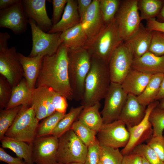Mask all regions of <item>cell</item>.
Masks as SVG:
<instances>
[{"instance_id":"obj_53","label":"cell","mask_w":164,"mask_h":164,"mask_svg":"<svg viewBox=\"0 0 164 164\" xmlns=\"http://www.w3.org/2000/svg\"><path fill=\"white\" fill-rule=\"evenodd\" d=\"M142 156V164H150L144 157Z\"/></svg>"},{"instance_id":"obj_41","label":"cell","mask_w":164,"mask_h":164,"mask_svg":"<svg viewBox=\"0 0 164 164\" xmlns=\"http://www.w3.org/2000/svg\"><path fill=\"white\" fill-rule=\"evenodd\" d=\"M12 87L7 80L0 76V108H5L10 100Z\"/></svg>"},{"instance_id":"obj_13","label":"cell","mask_w":164,"mask_h":164,"mask_svg":"<svg viewBox=\"0 0 164 164\" xmlns=\"http://www.w3.org/2000/svg\"><path fill=\"white\" fill-rule=\"evenodd\" d=\"M159 103L158 101L156 100L151 103L146 108L145 115L142 121L134 126L127 127L130 137L127 144L121 151L123 155L132 152L135 147L147 141L152 136L153 130L149 120V116Z\"/></svg>"},{"instance_id":"obj_32","label":"cell","mask_w":164,"mask_h":164,"mask_svg":"<svg viewBox=\"0 0 164 164\" xmlns=\"http://www.w3.org/2000/svg\"><path fill=\"white\" fill-rule=\"evenodd\" d=\"M71 129L79 139L87 147L97 139V132L91 129L78 120L73 123Z\"/></svg>"},{"instance_id":"obj_55","label":"cell","mask_w":164,"mask_h":164,"mask_svg":"<svg viewBox=\"0 0 164 164\" xmlns=\"http://www.w3.org/2000/svg\"><path fill=\"white\" fill-rule=\"evenodd\" d=\"M98 164H102L101 162V161H100V162H99V163H98Z\"/></svg>"},{"instance_id":"obj_5","label":"cell","mask_w":164,"mask_h":164,"mask_svg":"<svg viewBox=\"0 0 164 164\" xmlns=\"http://www.w3.org/2000/svg\"><path fill=\"white\" fill-rule=\"evenodd\" d=\"M39 122L33 107L22 106L5 135L32 144L36 137Z\"/></svg>"},{"instance_id":"obj_17","label":"cell","mask_w":164,"mask_h":164,"mask_svg":"<svg viewBox=\"0 0 164 164\" xmlns=\"http://www.w3.org/2000/svg\"><path fill=\"white\" fill-rule=\"evenodd\" d=\"M146 107L138 101L137 97L128 94L127 99L118 120L123 121L127 127L139 124L144 118Z\"/></svg>"},{"instance_id":"obj_34","label":"cell","mask_w":164,"mask_h":164,"mask_svg":"<svg viewBox=\"0 0 164 164\" xmlns=\"http://www.w3.org/2000/svg\"><path fill=\"white\" fill-rule=\"evenodd\" d=\"M65 114L56 111L52 114L44 118L38 125L36 137L51 135L53 130Z\"/></svg>"},{"instance_id":"obj_50","label":"cell","mask_w":164,"mask_h":164,"mask_svg":"<svg viewBox=\"0 0 164 164\" xmlns=\"http://www.w3.org/2000/svg\"><path fill=\"white\" fill-rule=\"evenodd\" d=\"M164 99V75L162 81L160 90L155 100L160 101Z\"/></svg>"},{"instance_id":"obj_3","label":"cell","mask_w":164,"mask_h":164,"mask_svg":"<svg viewBox=\"0 0 164 164\" xmlns=\"http://www.w3.org/2000/svg\"><path fill=\"white\" fill-rule=\"evenodd\" d=\"M123 42L115 18L104 24L97 34L88 39L83 48L92 56L108 64L114 51Z\"/></svg>"},{"instance_id":"obj_6","label":"cell","mask_w":164,"mask_h":164,"mask_svg":"<svg viewBox=\"0 0 164 164\" xmlns=\"http://www.w3.org/2000/svg\"><path fill=\"white\" fill-rule=\"evenodd\" d=\"M87 151V147L70 129L58 138L57 162L61 164L84 163Z\"/></svg>"},{"instance_id":"obj_44","label":"cell","mask_w":164,"mask_h":164,"mask_svg":"<svg viewBox=\"0 0 164 164\" xmlns=\"http://www.w3.org/2000/svg\"><path fill=\"white\" fill-rule=\"evenodd\" d=\"M68 0H53V25L57 23L61 19L64 11Z\"/></svg>"},{"instance_id":"obj_51","label":"cell","mask_w":164,"mask_h":164,"mask_svg":"<svg viewBox=\"0 0 164 164\" xmlns=\"http://www.w3.org/2000/svg\"><path fill=\"white\" fill-rule=\"evenodd\" d=\"M157 17V19L156 20L160 22L164 23V0L162 7Z\"/></svg>"},{"instance_id":"obj_47","label":"cell","mask_w":164,"mask_h":164,"mask_svg":"<svg viewBox=\"0 0 164 164\" xmlns=\"http://www.w3.org/2000/svg\"><path fill=\"white\" fill-rule=\"evenodd\" d=\"M146 27L151 31H156L164 33V23L158 21L155 18L147 21Z\"/></svg>"},{"instance_id":"obj_48","label":"cell","mask_w":164,"mask_h":164,"mask_svg":"<svg viewBox=\"0 0 164 164\" xmlns=\"http://www.w3.org/2000/svg\"><path fill=\"white\" fill-rule=\"evenodd\" d=\"M92 0H77V8L80 20L84 16L89 6L91 4Z\"/></svg>"},{"instance_id":"obj_52","label":"cell","mask_w":164,"mask_h":164,"mask_svg":"<svg viewBox=\"0 0 164 164\" xmlns=\"http://www.w3.org/2000/svg\"><path fill=\"white\" fill-rule=\"evenodd\" d=\"M157 107L164 110V99L160 100Z\"/></svg>"},{"instance_id":"obj_21","label":"cell","mask_w":164,"mask_h":164,"mask_svg":"<svg viewBox=\"0 0 164 164\" xmlns=\"http://www.w3.org/2000/svg\"><path fill=\"white\" fill-rule=\"evenodd\" d=\"M152 36V32L141 23L136 32L125 42L132 51L134 58H138L149 51Z\"/></svg>"},{"instance_id":"obj_29","label":"cell","mask_w":164,"mask_h":164,"mask_svg":"<svg viewBox=\"0 0 164 164\" xmlns=\"http://www.w3.org/2000/svg\"><path fill=\"white\" fill-rule=\"evenodd\" d=\"M164 73L153 75L142 93L137 96L139 102L144 107L155 100L159 92Z\"/></svg>"},{"instance_id":"obj_30","label":"cell","mask_w":164,"mask_h":164,"mask_svg":"<svg viewBox=\"0 0 164 164\" xmlns=\"http://www.w3.org/2000/svg\"><path fill=\"white\" fill-rule=\"evenodd\" d=\"M84 108V107L82 105L75 108L71 107L69 112L58 122L51 135L58 138L71 129L73 123L78 118Z\"/></svg>"},{"instance_id":"obj_12","label":"cell","mask_w":164,"mask_h":164,"mask_svg":"<svg viewBox=\"0 0 164 164\" xmlns=\"http://www.w3.org/2000/svg\"><path fill=\"white\" fill-rule=\"evenodd\" d=\"M127 96L121 84L111 82L104 98V105L101 113L104 124L118 119Z\"/></svg>"},{"instance_id":"obj_33","label":"cell","mask_w":164,"mask_h":164,"mask_svg":"<svg viewBox=\"0 0 164 164\" xmlns=\"http://www.w3.org/2000/svg\"><path fill=\"white\" fill-rule=\"evenodd\" d=\"M22 107L20 105L9 109H0V139L5 136Z\"/></svg>"},{"instance_id":"obj_8","label":"cell","mask_w":164,"mask_h":164,"mask_svg":"<svg viewBox=\"0 0 164 164\" xmlns=\"http://www.w3.org/2000/svg\"><path fill=\"white\" fill-rule=\"evenodd\" d=\"M32 32V47L29 57L51 56L55 54L62 44L61 32L49 33L40 29L32 19H29Z\"/></svg>"},{"instance_id":"obj_2","label":"cell","mask_w":164,"mask_h":164,"mask_svg":"<svg viewBox=\"0 0 164 164\" xmlns=\"http://www.w3.org/2000/svg\"><path fill=\"white\" fill-rule=\"evenodd\" d=\"M111 81L108 64L92 56L91 68L86 78L81 105H92L104 98Z\"/></svg>"},{"instance_id":"obj_22","label":"cell","mask_w":164,"mask_h":164,"mask_svg":"<svg viewBox=\"0 0 164 164\" xmlns=\"http://www.w3.org/2000/svg\"><path fill=\"white\" fill-rule=\"evenodd\" d=\"M152 75L132 68L121 84L128 94L137 97L143 91Z\"/></svg>"},{"instance_id":"obj_20","label":"cell","mask_w":164,"mask_h":164,"mask_svg":"<svg viewBox=\"0 0 164 164\" xmlns=\"http://www.w3.org/2000/svg\"><path fill=\"white\" fill-rule=\"evenodd\" d=\"M132 68L152 75L164 74V55L157 56L148 51L134 58Z\"/></svg>"},{"instance_id":"obj_26","label":"cell","mask_w":164,"mask_h":164,"mask_svg":"<svg viewBox=\"0 0 164 164\" xmlns=\"http://www.w3.org/2000/svg\"><path fill=\"white\" fill-rule=\"evenodd\" d=\"M0 140L3 148L11 149L17 157L23 159L27 164H34L32 143L29 144L5 135Z\"/></svg>"},{"instance_id":"obj_37","label":"cell","mask_w":164,"mask_h":164,"mask_svg":"<svg viewBox=\"0 0 164 164\" xmlns=\"http://www.w3.org/2000/svg\"><path fill=\"white\" fill-rule=\"evenodd\" d=\"M123 155L119 149L101 147V161L102 164H122Z\"/></svg>"},{"instance_id":"obj_11","label":"cell","mask_w":164,"mask_h":164,"mask_svg":"<svg viewBox=\"0 0 164 164\" xmlns=\"http://www.w3.org/2000/svg\"><path fill=\"white\" fill-rule=\"evenodd\" d=\"M134 58L132 51L125 42L116 49L108 63L111 82L121 84L132 69Z\"/></svg>"},{"instance_id":"obj_38","label":"cell","mask_w":164,"mask_h":164,"mask_svg":"<svg viewBox=\"0 0 164 164\" xmlns=\"http://www.w3.org/2000/svg\"><path fill=\"white\" fill-rule=\"evenodd\" d=\"M132 152L144 157L150 164H164L154 151L147 144L142 143L138 145Z\"/></svg>"},{"instance_id":"obj_19","label":"cell","mask_w":164,"mask_h":164,"mask_svg":"<svg viewBox=\"0 0 164 164\" xmlns=\"http://www.w3.org/2000/svg\"><path fill=\"white\" fill-rule=\"evenodd\" d=\"M99 0H93L80 23L89 39L97 34L104 25L99 7Z\"/></svg>"},{"instance_id":"obj_18","label":"cell","mask_w":164,"mask_h":164,"mask_svg":"<svg viewBox=\"0 0 164 164\" xmlns=\"http://www.w3.org/2000/svg\"><path fill=\"white\" fill-rule=\"evenodd\" d=\"M30 106L33 107L39 121L56 111L46 87H38L33 90Z\"/></svg>"},{"instance_id":"obj_46","label":"cell","mask_w":164,"mask_h":164,"mask_svg":"<svg viewBox=\"0 0 164 164\" xmlns=\"http://www.w3.org/2000/svg\"><path fill=\"white\" fill-rule=\"evenodd\" d=\"M122 164H142V157L132 152L123 155Z\"/></svg>"},{"instance_id":"obj_1","label":"cell","mask_w":164,"mask_h":164,"mask_svg":"<svg viewBox=\"0 0 164 164\" xmlns=\"http://www.w3.org/2000/svg\"><path fill=\"white\" fill-rule=\"evenodd\" d=\"M50 88L65 97L73 99L68 76V48L62 44L57 52L44 56L35 88Z\"/></svg>"},{"instance_id":"obj_45","label":"cell","mask_w":164,"mask_h":164,"mask_svg":"<svg viewBox=\"0 0 164 164\" xmlns=\"http://www.w3.org/2000/svg\"><path fill=\"white\" fill-rule=\"evenodd\" d=\"M0 161L8 164H27L22 159L13 157L8 154L2 147L0 148Z\"/></svg>"},{"instance_id":"obj_24","label":"cell","mask_w":164,"mask_h":164,"mask_svg":"<svg viewBox=\"0 0 164 164\" xmlns=\"http://www.w3.org/2000/svg\"><path fill=\"white\" fill-rule=\"evenodd\" d=\"M18 56L23 70L24 78L29 87L33 89L35 88L44 56H26L19 53H18Z\"/></svg>"},{"instance_id":"obj_56","label":"cell","mask_w":164,"mask_h":164,"mask_svg":"<svg viewBox=\"0 0 164 164\" xmlns=\"http://www.w3.org/2000/svg\"><path fill=\"white\" fill-rule=\"evenodd\" d=\"M56 164H60V163H59L57 162Z\"/></svg>"},{"instance_id":"obj_40","label":"cell","mask_w":164,"mask_h":164,"mask_svg":"<svg viewBox=\"0 0 164 164\" xmlns=\"http://www.w3.org/2000/svg\"><path fill=\"white\" fill-rule=\"evenodd\" d=\"M47 91L49 98L56 111L66 114L68 105L67 98L51 88L47 87Z\"/></svg>"},{"instance_id":"obj_31","label":"cell","mask_w":164,"mask_h":164,"mask_svg":"<svg viewBox=\"0 0 164 164\" xmlns=\"http://www.w3.org/2000/svg\"><path fill=\"white\" fill-rule=\"evenodd\" d=\"M164 0H138V7L141 20L155 18L159 13Z\"/></svg>"},{"instance_id":"obj_14","label":"cell","mask_w":164,"mask_h":164,"mask_svg":"<svg viewBox=\"0 0 164 164\" xmlns=\"http://www.w3.org/2000/svg\"><path fill=\"white\" fill-rule=\"evenodd\" d=\"M28 23L22 0L0 10L1 28L9 29L15 34L20 35L26 32Z\"/></svg>"},{"instance_id":"obj_42","label":"cell","mask_w":164,"mask_h":164,"mask_svg":"<svg viewBox=\"0 0 164 164\" xmlns=\"http://www.w3.org/2000/svg\"><path fill=\"white\" fill-rule=\"evenodd\" d=\"M101 146L97 138L94 143L87 147L84 164H98L101 161Z\"/></svg>"},{"instance_id":"obj_39","label":"cell","mask_w":164,"mask_h":164,"mask_svg":"<svg viewBox=\"0 0 164 164\" xmlns=\"http://www.w3.org/2000/svg\"><path fill=\"white\" fill-rule=\"evenodd\" d=\"M149 52L159 56L164 55V33L153 31Z\"/></svg>"},{"instance_id":"obj_57","label":"cell","mask_w":164,"mask_h":164,"mask_svg":"<svg viewBox=\"0 0 164 164\" xmlns=\"http://www.w3.org/2000/svg\"><path fill=\"white\" fill-rule=\"evenodd\" d=\"M163 136H164V135H163Z\"/></svg>"},{"instance_id":"obj_4","label":"cell","mask_w":164,"mask_h":164,"mask_svg":"<svg viewBox=\"0 0 164 164\" xmlns=\"http://www.w3.org/2000/svg\"><path fill=\"white\" fill-rule=\"evenodd\" d=\"M92 56L86 49L73 50L68 48V73L73 99L81 101L86 77L91 68Z\"/></svg>"},{"instance_id":"obj_10","label":"cell","mask_w":164,"mask_h":164,"mask_svg":"<svg viewBox=\"0 0 164 164\" xmlns=\"http://www.w3.org/2000/svg\"><path fill=\"white\" fill-rule=\"evenodd\" d=\"M125 124L120 120L103 124L97 133V138L101 147L119 149L127 144L129 133Z\"/></svg>"},{"instance_id":"obj_15","label":"cell","mask_w":164,"mask_h":164,"mask_svg":"<svg viewBox=\"0 0 164 164\" xmlns=\"http://www.w3.org/2000/svg\"><path fill=\"white\" fill-rule=\"evenodd\" d=\"M58 138L52 135L36 137L32 142L33 159L36 164H56Z\"/></svg>"},{"instance_id":"obj_28","label":"cell","mask_w":164,"mask_h":164,"mask_svg":"<svg viewBox=\"0 0 164 164\" xmlns=\"http://www.w3.org/2000/svg\"><path fill=\"white\" fill-rule=\"evenodd\" d=\"M100 107L101 104L99 102L84 107L78 117L79 121L97 133L104 124L99 112Z\"/></svg>"},{"instance_id":"obj_23","label":"cell","mask_w":164,"mask_h":164,"mask_svg":"<svg viewBox=\"0 0 164 164\" xmlns=\"http://www.w3.org/2000/svg\"><path fill=\"white\" fill-rule=\"evenodd\" d=\"M80 22L77 0H68L64 11L60 21L53 25L47 32H61Z\"/></svg>"},{"instance_id":"obj_35","label":"cell","mask_w":164,"mask_h":164,"mask_svg":"<svg viewBox=\"0 0 164 164\" xmlns=\"http://www.w3.org/2000/svg\"><path fill=\"white\" fill-rule=\"evenodd\" d=\"M99 7L104 23H109L115 18L121 1L99 0Z\"/></svg>"},{"instance_id":"obj_43","label":"cell","mask_w":164,"mask_h":164,"mask_svg":"<svg viewBox=\"0 0 164 164\" xmlns=\"http://www.w3.org/2000/svg\"><path fill=\"white\" fill-rule=\"evenodd\" d=\"M147 144L155 152L164 163V137L152 136L147 141Z\"/></svg>"},{"instance_id":"obj_27","label":"cell","mask_w":164,"mask_h":164,"mask_svg":"<svg viewBox=\"0 0 164 164\" xmlns=\"http://www.w3.org/2000/svg\"><path fill=\"white\" fill-rule=\"evenodd\" d=\"M33 89L29 87L23 78L17 85L12 87L10 100L5 109H9L20 105L30 106Z\"/></svg>"},{"instance_id":"obj_9","label":"cell","mask_w":164,"mask_h":164,"mask_svg":"<svg viewBox=\"0 0 164 164\" xmlns=\"http://www.w3.org/2000/svg\"><path fill=\"white\" fill-rule=\"evenodd\" d=\"M0 74L13 87L24 78L23 70L16 48H9L8 43H0Z\"/></svg>"},{"instance_id":"obj_36","label":"cell","mask_w":164,"mask_h":164,"mask_svg":"<svg viewBox=\"0 0 164 164\" xmlns=\"http://www.w3.org/2000/svg\"><path fill=\"white\" fill-rule=\"evenodd\" d=\"M149 120L152 127L153 136H163L164 130V110L157 107L152 111Z\"/></svg>"},{"instance_id":"obj_54","label":"cell","mask_w":164,"mask_h":164,"mask_svg":"<svg viewBox=\"0 0 164 164\" xmlns=\"http://www.w3.org/2000/svg\"><path fill=\"white\" fill-rule=\"evenodd\" d=\"M69 164H84V163H82V162H74V163H70Z\"/></svg>"},{"instance_id":"obj_49","label":"cell","mask_w":164,"mask_h":164,"mask_svg":"<svg viewBox=\"0 0 164 164\" xmlns=\"http://www.w3.org/2000/svg\"><path fill=\"white\" fill-rule=\"evenodd\" d=\"M19 0H0V9L8 7L17 3Z\"/></svg>"},{"instance_id":"obj_7","label":"cell","mask_w":164,"mask_h":164,"mask_svg":"<svg viewBox=\"0 0 164 164\" xmlns=\"http://www.w3.org/2000/svg\"><path fill=\"white\" fill-rule=\"evenodd\" d=\"M138 0L121 1L115 19L121 38L127 41L138 29L141 24Z\"/></svg>"},{"instance_id":"obj_16","label":"cell","mask_w":164,"mask_h":164,"mask_svg":"<svg viewBox=\"0 0 164 164\" xmlns=\"http://www.w3.org/2000/svg\"><path fill=\"white\" fill-rule=\"evenodd\" d=\"M23 5L26 15L33 20L37 26L47 32L53 26L51 19L48 16L46 9V0H23Z\"/></svg>"},{"instance_id":"obj_25","label":"cell","mask_w":164,"mask_h":164,"mask_svg":"<svg viewBox=\"0 0 164 164\" xmlns=\"http://www.w3.org/2000/svg\"><path fill=\"white\" fill-rule=\"evenodd\" d=\"M60 38L62 44L73 50L83 48L88 39L80 22L62 32Z\"/></svg>"}]
</instances>
